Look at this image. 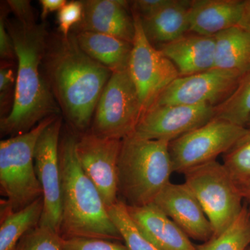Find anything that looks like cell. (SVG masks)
<instances>
[{"label": "cell", "mask_w": 250, "mask_h": 250, "mask_svg": "<svg viewBox=\"0 0 250 250\" xmlns=\"http://www.w3.org/2000/svg\"><path fill=\"white\" fill-rule=\"evenodd\" d=\"M248 129L214 118L171 141L169 152L173 172L184 174L193 167L215 161L217 156L232 147Z\"/></svg>", "instance_id": "8"}, {"label": "cell", "mask_w": 250, "mask_h": 250, "mask_svg": "<svg viewBox=\"0 0 250 250\" xmlns=\"http://www.w3.org/2000/svg\"><path fill=\"white\" fill-rule=\"evenodd\" d=\"M170 0H136L131 1L132 12L144 18L152 16L166 6Z\"/></svg>", "instance_id": "30"}, {"label": "cell", "mask_w": 250, "mask_h": 250, "mask_svg": "<svg viewBox=\"0 0 250 250\" xmlns=\"http://www.w3.org/2000/svg\"><path fill=\"white\" fill-rule=\"evenodd\" d=\"M214 68L236 72L250 71V34L236 26L214 36Z\"/></svg>", "instance_id": "21"}, {"label": "cell", "mask_w": 250, "mask_h": 250, "mask_svg": "<svg viewBox=\"0 0 250 250\" xmlns=\"http://www.w3.org/2000/svg\"><path fill=\"white\" fill-rule=\"evenodd\" d=\"M238 26L250 34V0L243 1V11Z\"/></svg>", "instance_id": "35"}, {"label": "cell", "mask_w": 250, "mask_h": 250, "mask_svg": "<svg viewBox=\"0 0 250 250\" xmlns=\"http://www.w3.org/2000/svg\"><path fill=\"white\" fill-rule=\"evenodd\" d=\"M57 116L49 117L30 131L0 142V189L6 198L1 211L22 209L42 197L34 166V150L41 133Z\"/></svg>", "instance_id": "5"}, {"label": "cell", "mask_w": 250, "mask_h": 250, "mask_svg": "<svg viewBox=\"0 0 250 250\" xmlns=\"http://www.w3.org/2000/svg\"><path fill=\"white\" fill-rule=\"evenodd\" d=\"M237 186L241 191L243 199H246L250 203V179L243 183L237 184Z\"/></svg>", "instance_id": "36"}, {"label": "cell", "mask_w": 250, "mask_h": 250, "mask_svg": "<svg viewBox=\"0 0 250 250\" xmlns=\"http://www.w3.org/2000/svg\"><path fill=\"white\" fill-rule=\"evenodd\" d=\"M126 207L139 231L159 250H197L183 230L155 204Z\"/></svg>", "instance_id": "16"}, {"label": "cell", "mask_w": 250, "mask_h": 250, "mask_svg": "<svg viewBox=\"0 0 250 250\" xmlns=\"http://www.w3.org/2000/svg\"><path fill=\"white\" fill-rule=\"evenodd\" d=\"M154 203L190 238L203 242L213 237V229L201 205L185 184L170 182Z\"/></svg>", "instance_id": "14"}, {"label": "cell", "mask_w": 250, "mask_h": 250, "mask_svg": "<svg viewBox=\"0 0 250 250\" xmlns=\"http://www.w3.org/2000/svg\"><path fill=\"white\" fill-rule=\"evenodd\" d=\"M170 142L140 139L122 140L118 163V196L127 207H142L154 200L169 183L172 170Z\"/></svg>", "instance_id": "4"}, {"label": "cell", "mask_w": 250, "mask_h": 250, "mask_svg": "<svg viewBox=\"0 0 250 250\" xmlns=\"http://www.w3.org/2000/svg\"><path fill=\"white\" fill-rule=\"evenodd\" d=\"M16 250H63L62 237L52 229L39 225L22 237Z\"/></svg>", "instance_id": "27"}, {"label": "cell", "mask_w": 250, "mask_h": 250, "mask_svg": "<svg viewBox=\"0 0 250 250\" xmlns=\"http://www.w3.org/2000/svg\"><path fill=\"white\" fill-rule=\"evenodd\" d=\"M247 250H250V248H248V249Z\"/></svg>", "instance_id": "38"}, {"label": "cell", "mask_w": 250, "mask_h": 250, "mask_svg": "<svg viewBox=\"0 0 250 250\" xmlns=\"http://www.w3.org/2000/svg\"><path fill=\"white\" fill-rule=\"evenodd\" d=\"M15 82L14 72L11 69L1 67L0 70V92L1 98L4 97L5 93H7L12 87Z\"/></svg>", "instance_id": "33"}, {"label": "cell", "mask_w": 250, "mask_h": 250, "mask_svg": "<svg viewBox=\"0 0 250 250\" xmlns=\"http://www.w3.org/2000/svg\"><path fill=\"white\" fill-rule=\"evenodd\" d=\"M242 0H192L189 7L190 31L214 36L236 27L243 11Z\"/></svg>", "instance_id": "18"}, {"label": "cell", "mask_w": 250, "mask_h": 250, "mask_svg": "<svg viewBox=\"0 0 250 250\" xmlns=\"http://www.w3.org/2000/svg\"><path fill=\"white\" fill-rule=\"evenodd\" d=\"M156 47L173 62L179 77L190 76L214 68V36L187 33Z\"/></svg>", "instance_id": "17"}, {"label": "cell", "mask_w": 250, "mask_h": 250, "mask_svg": "<svg viewBox=\"0 0 250 250\" xmlns=\"http://www.w3.org/2000/svg\"><path fill=\"white\" fill-rule=\"evenodd\" d=\"M250 117V71L240 79L236 89L224 103L215 107V118L246 127Z\"/></svg>", "instance_id": "24"}, {"label": "cell", "mask_w": 250, "mask_h": 250, "mask_svg": "<svg viewBox=\"0 0 250 250\" xmlns=\"http://www.w3.org/2000/svg\"><path fill=\"white\" fill-rule=\"evenodd\" d=\"M250 245V210L243 206L241 213L225 231L197 246V250H247Z\"/></svg>", "instance_id": "23"}, {"label": "cell", "mask_w": 250, "mask_h": 250, "mask_svg": "<svg viewBox=\"0 0 250 250\" xmlns=\"http://www.w3.org/2000/svg\"><path fill=\"white\" fill-rule=\"evenodd\" d=\"M190 4L187 0H170L156 14L139 16L146 37L153 45L167 43L190 31Z\"/></svg>", "instance_id": "19"}, {"label": "cell", "mask_w": 250, "mask_h": 250, "mask_svg": "<svg viewBox=\"0 0 250 250\" xmlns=\"http://www.w3.org/2000/svg\"><path fill=\"white\" fill-rule=\"evenodd\" d=\"M77 140L67 134L59 144L62 210L59 233L62 238L123 241L98 189L81 167Z\"/></svg>", "instance_id": "3"}, {"label": "cell", "mask_w": 250, "mask_h": 250, "mask_svg": "<svg viewBox=\"0 0 250 250\" xmlns=\"http://www.w3.org/2000/svg\"><path fill=\"white\" fill-rule=\"evenodd\" d=\"M43 208L41 197L22 209L1 213L0 250H16L22 237L39 225Z\"/></svg>", "instance_id": "22"}, {"label": "cell", "mask_w": 250, "mask_h": 250, "mask_svg": "<svg viewBox=\"0 0 250 250\" xmlns=\"http://www.w3.org/2000/svg\"><path fill=\"white\" fill-rule=\"evenodd\" d=\"M0 55L2 59H11L16 57L14 43L6 29L5 20L0 21Z\"/></svg>", "instance_id": "32"}, {"label": "cell", "mask_w": 250, "mask_h": 250, "mask_svg": "<svg viewBox=\"0 0 250 250\" xmlns=\"http://www.w3.org/2000/svg\"><path fill=\"white\" fill-rule=\"evenodd\" d=\"M246 127L250 129V117L249 120H248V123H247Z\"/></svg>", "instance_id": "37"}, {"label": "cell", "mask_w": 250, "mask_h": 250, "mask_svg": "<svg viewBox=\"0 0 250 250\" xmlns=\"http://www.w3.org/2000/svg\"><path fill=\"white\" fill-rule=\"evenodd\" d=\"M121 141L102 137L91 131L83 133L77 140L81 167L98 189L106 208L119 200L118 163Z\"/></svg>", "instance_id": "12"}, {"label": "cell", "mask_w": 250, "mask_h": 250, "mask_svg": "<svg viewBox=\"0 0 250 250\" xmlns=\"http://www.w3.org/2000/svg\"><path fill=\"white\" fill-rule=\"evenodd\" d=\"M7 4L20 22H36L30 1L27 0H9L7 1Z\"/></svg>", "instance_id": "31"}, {"label": "cell", "mask_w": 250, "mask_h": 250, "mask_svg": "<svg viewBox=\"0 0 250 250\" xmlns=\"http://www.w3.org/2000/svg\"><path fill=\"white\" fill-rule=\"evenodd\" d=\"M184 184L197 199L213 229L220 235L241 213L243 197L223 164L216 160L188 170Z\"/></svg>", "instance_id": "6"}, {"label": "cell", "mask_w": 250, "mask_h": 250, "mask_svg": "<svg viewBox=\"0 0 250 250\" xmlns=\"http://www.w3.org/2000/svg\"><path fill=\"white\" fill-rule=\"evenodd\" d=\"M214 118L215 107L211 105H154L143 112L131 135L170 143Z\"/></svg>", "instance_id": "13"}, {"label": "cell", "mask_w": 250, "mask_h": 250, "mask_svg": "<svg viewBox=\"0 0 250 250\" xmlns=\"http://www.w3.org/2000/svg\"><path fill=\"white\" fill-rule=\"evenodd\" d=\"M142 113L139 93L128 69L113 72L95 108L91 132L124 139L134 134Z\"/></svg>", "instance_id": "7"}, {"label": "cell", "mask_w": 250, "mask_h": 250, "mask_svg": "<svg viewBox=\"0 0 250 250\" xmlns=\"http://www.w3.org/2000/svg\"><path fill=\"white\" fill-rule=\"evenodd\" d=\"M75 36L82 50L112 72L128 69L133 47L131 42L92 31H77Z\"/></svg>", "instance_id": "20"}, {"label": "cell", "mask_w": 250, "mask_h": 250, "mask_svg": "<svg viewBox=\"0 0 250 250\" xmlns=\"http://www.w3.org/2000/svg\"><path fill=\"white\" fill-rule=\"evenodd\" d=\"M107 210L129 250H159L139 231L124 202L119 200Z\"/></svg>", "instance_id": "25"}, {"label": "cell", "mask_w": 250, "mask_h": 250, "mask_svg": "<svg viewBox=\"0 0 250 250\" xmlns=\"http://www.w3.org/2000/svg\"><path fill=\"white\" fill-rule=\"evenodd\" d=\"M83 18L78 31H92L114 36L133 43L135 23L129 14L128 1L119 0L83 1Z\"/></svg>", "instance_id": "15"}, {"label": "cell", "mask_w": 250, "mask_h": 250, "mask_svg": "<svg viewBox=\"0 0 250 250\" xmlns=\"http://www.w3.org/2000/svg\"><path fill=\"white\" fill-rule=\"evenodd\" d=\"M63 250H129L120 241L95 238H62Z\"/></svg>", "instance_id": "28"}, {"label": "cell", "mask_w": 250, "mask_h": 250, "mask_svg": "<svg viewBox=\"0 0 250 250\" xmlns=\"http://www.w3.org/2000/svg\"><path fill=\"white\" fill-rule=\"evenodd\" d=\"M18 59L14 100L9 114L1 120V132L11 137L30 131L59 112L41 63L47 49V33L42 24L18 20L5 23Z\"/></svg>", "instance_id": "2"}, {"label": "cell", "mask_w": 250, "mask_h": 250, "mask_svg": "<svg viewBox=\"0 0 250 250\" xmlns=\"http://www.w3.org/2000/svg\"><path fill=\"white\" fill-rule=\"evenodd\" d=\"M223 165L236 184L250 179V129L223 154Z\"/></svg>", "instance_id": "26"}, {"label": "cell", "mask_w": 250, "mask_h": 250, "mask_svg": "<svg viewBox=\"0 0 250 250\" xmlns=\"http://www.w3.org/2000/svg\"><path fill=\"white\" fill-rule=\"evenodd\" d=\"M83 14V1H68L59 10L57 20L62 36L67 37L70 35L73 27L82 21Z\"/></svg>", "instance_id": "29"}, {"label": "cell", "mask_w": 250, "mask_h": 250, "mask_svg": "<svg viewBox=\"0 0 250 250\" xmlns=\"http://www.w3.org/2000/svg\"><path fill=\"white\" fill-rule=\"evenodd\" d=\"M62 125V118L56 116L41 133L34 150V166L44 202L43 213L39 225L52 229L59 233L62 212L59 161V136Z\"/></svg>", "instance_id": "10"}, {"label": "cell", "mask_w": 250, "mask_h": 250, "mask_svg": "<svg viewBox=\"0 0 250 250\" xmlns=\"http://www.w3.org/2000/svg\"><path fill=\"white\" fill-rule=\"evenodd\" d=\"M131 13L136 31L128 71L139 93L143 113L179 78V74L173 62L148 40L139 15Z\"/></svg>", "instance_id": "9"}, {"label": "cell", "mask_w": 250, "mask_h": 250, "mask_svg": "<svg viewBox=\"0 0 250 250\" xmlns=\"http://www.w3.org/2000/svg\"><path fill=\"white\" fill-rule=\"evenodd\" d=\"M241 77L236 72L217 68L179 77L161 93L152 106L208 104L215 107L231 96Z\"/></svg>", "instance_id": "11"}, {"label": "cell", "mask_w": 250, "mask_h": 250, "mask_svg": "<svg viewBox=\"0 0 250 250\" xmlns=\"http://www.w3.org/2000/svg\"><path fill=\"white\" fill-rule=\"evenodd\" d=\"M44 59L59 107L75 129L84 131L113 72L82 50L73 32L48 41Z\"/></svg>", "instance_id": "1"}, {"label": "cell", "mask_w": 250, "mask_h": 250, "mask_svg": "<svg viewBox=\"0 0 250 250\" xmlns=\"http://www.w3.org/2000/svg\"><path fill=\"white\" fill-rule=\"evenodd\" d=\"M67 2L65 0H41L42 6L41 18H45L50 13L59 11Z\"/></svg>", "instance_id": "34"}]
</instances>
